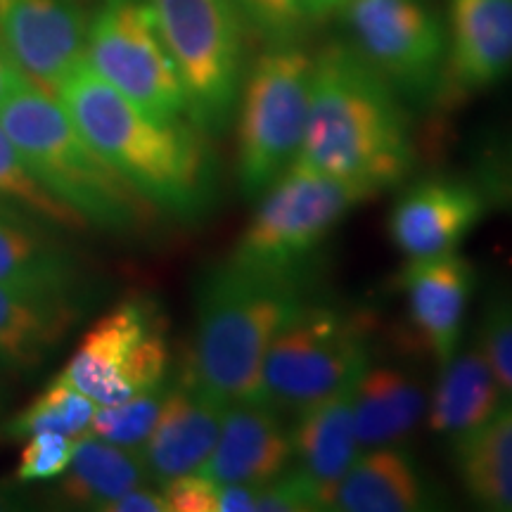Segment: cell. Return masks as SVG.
<instances>
[{"label": "cell", "instance_id": "obj_30", "mask_svg": "<svg viewBox=\"0 0 512 512\" xmlns=\"http://www.w3.org/2000/svg\"><path fill=\"white\" fill-rule=\"evenodd\" d=\"M247 29L261 36L268 46L294 43L311 22L306 0H235Z\"/></svg>", "mask_w": 512, "mask_h": 512}, {"label": "cell", "instance_id": "obj_33", "mask_svg": "<svg viewBox=\"0 0 512 512\" xmlns=\"http://www.w3.org/2000/svg\"><path fill=\"white\" fill-rule=\"evenodd\" d=\"M166 512H219V484L202 472H190L159 486Z\"/></svg>", "mask_w": 512, "mask_h": 512}, {"label": "cell", "instance_id": "obj_40", "mask_svg": "<svg viewBox=\"0 0 512 512\" xmlns=\"http://www.w3.org/2000/svg\"><path fill=\"white\" fill-rule=\"evenodd\" d=\"M510 174H512V157H510Z\"/></svg>", "mask_w": 512, "mask_h": 512}, {"label": "cell", "instance_id": "obj_37", "mask_svg": "<svg viewBox=\"0 0 512 512\" xmlns=\"http://www.w3.org/2000/svg\"><path fill=\"white\" fill-rule=\"evenodd\" d=\"M24 79V74L12 64L10 55L0 46V102H3L12 93V88Z\"/></svg>", "mask_w": 512, "mask_h": 512}, {"label": "cell", "instance_id": "obj_2", "mask_svg": "<svg viewBox=\"0 0 512 512\" xmlns=\"http://www.w3.org/2000/svg\"><path fill=\"white\" fill-rule=\"evenodd\" d=\"M413 164L401 95L349 43L325 46L313 57L309 117L294 166L380 195L406 181Z\"/></svg>", "mask_w": 512, "mask_h": 512}, {"label": "cell", "instance_id": "obj_18", "mask_svg": "<svg viewBox=\"0 0 512 512\" xmlns=\"http://www.w3.org/2000/svg\"><path fill=\"white\" fill-rule=\"evenodd\" d=\"M79 316L76 292L0 285V370L29 373L43 366Z\"/></svg>", "mask_w": 512, "mask_h": 512}, {"label": "cell", "instance_id": "obj_35", "mask_svg": "<svg viewBox=\"0 0 512 512\" xmlns=\"http://www.w3.org/2000/svg\"><path fill=\"white\" fill-rule=\"evenodd\" d=\"M259 486L219 484V512H256Z\"/></svg>", "mask_w": 512, "mask_h": 512}, {"label": "cell", "instance_id": "obj_17", "mask_svg": "<svg viewBox=\"0 0 512 512\" xmlns=\"http://www.w3.org/2000/svg\"><path fill=\"white\" fill-rule=\"evenodd\" d=\"M477 273L458 252L413 259L401 271L408 316L437 366L456 354Z\"/></svg>", "mask_w": 512, "mask_h": 512}, {"label": "cell", "instance_id": "obj_14", "mask_svg": "<svg viewBox=\"0 0 512 512\" xmlns=\"http://www.w3.org/2000/svg\"><path fill=\"white\" fill-rule=\"evenodd\" d=\"M444 98L479 93L512 74V0H451Z\"/></svg>", "mask_w": 512, "mask_h": 512}, {"label": "cell", "instance_id": "obj_21", "mask_svg": "<svg viewBox=\"0 0 512 512\" xmlns=\"http://www.w3.org/2000/svg\"><path fill=\"white\" fill-rule=\"evenodd\" d=\"M50 223L0 202V285L76 292V259Z\"/></svg>", "mask_w": 512, "mask_h": 512}, {"label": "cell", "instance_id": "obj_38", "mask_svg": "<svg viewBox=\"0 0 512 512\" xmlns=\"http://www.w3.org/2000/svg\"><path fill=\"white\" fill-rule=\"evenodd\" d=\"M347 3V0H306V12H309V19H320L325 15H330V12H335L342 8V5Z\"/></svg>", "mask_w": 512, "mask_h": 512}, {"label": "cell", "instance_id": "obj_27", "mask_svg": "<svg viewBox=\"0 0 512 512\" xmlns=\"http://www.w3.org/2000/svg\"><path fill=\"white\" fill-rule=\"evenodd\" d=\"M0 202L29 211L36 219L62 230H86L88 223L72 207L50 192L38 181L22 152L12 143L5 128L0 126Z\"/></svg>", "mask_w": 512, "mask_h": 512}, {"label": "cell", "instance_id": "obj_8", "mask_svg": "<svg viewBox=\"0 0 512 512\" xmlns=\"http://www.w3.org/2000/svg\"><path fill=\"white\" fill-rule=\"evenodd\" d=\"M366 368V320L306 302L266 351L259 399L283 415H297L354 384Z\"/></svg>", "mask_w": 512, "mask_h": 512}, {"label": "cell", "instance_id": "obj_32", "mask_svg": "<svg viewBox=\"0 0 512 512\" xmlns=\"http://www.w3.org/2000/svg\"><path fill=\"white\" fill-rule=\"evenodd\" d=\"M325 510L323 496L302 470L283 472L256 494V512H306Z\"/></svg>", "mask_w": 512, "mask_h": 512}, {"label": "cell", "instance_id": "obj_31", "mask_svg": "<svg viewBox=\"0 0 512 512\" xmlns=\"http://www.w3.org/2000/svg\"><path fill=\"white\" fill-rule=\"evenodd\" d=\"M76 451V439L57 432H36L27 437L19 453L15 477L19 484L55 482L67 472Z\"/></svg>", "mask_w": 512, "mask_h": 512}, {"label": "cell", "instance_id": "obj_3", "mask_svg": "<svg viewBox=\"0 0 512 512\" xmlns=\"http://www.w3.org/2000/svg\"><path fill=\"white\" fill-rule=\"evenodd\" d=\"M306 304L302 275L256 271L223 261L200 275L195 339L183 373L214 401L259 399L273 337Z\"/></svg>", "mask_w": 512, "mask_h": 512}, {"label": "cell", "instance_id": "obj_15", "mask_svg": "<svg viewBox=\"0 0 512 512\" xmlns=\"http://www.w3.org/2000/svg\"><path fill=\"white\" fill-rule=\"evenodd\" d=\"M292 463L290 427L285 415L261 399L228 403L219 439L202 475L216 484L266 486Z\"/></svg>", "mask_w": 512, "mask_h": 512}, {"label": "cell", "instance_id": "obj_41", "mask_svg": "<svg viewBox=\"0 0 512 512\" xmlns=\"http://www.w3.org/2000/svg\"><path fill=\"white\" fill-rule=\"evenodd\" d=\"M5 3V0H0V5H3Z\"/></svg>", "mask_w": 512, "mask_h": 512}, {"label": "cell", "instance_id": "obj_6", "mask_svg": "<svg viewBox=\"0 0 512 512\" xmlns=\"http://www.w3.org/2000/svg\"><path fill=\"white\" fill-rule=\"evenodd\" d=\"M313 57L294 43L268 46L242 81L238 128V185L259 200L297 162L309 117Z\"/></svg>", "mask_w": 512, "mask_h": 512}, {"label": "cell", "instance_id": "obj_12", "mask_svg": "<svg viewBox=\"0 0 512 512\" xmlns=\"http://www.w3.org/2000/svg\"><path fill=\"white\" fill-rule=\"evenodd\" d=\"M86 19L76 0H5L0 46L31 83L57 88L86 55Z\"/></svg>", "mask_w": 512, "mask_h": 512}, {"label": "cell", "instance_id": "obj_7", "mask_svg": "<svg viewBox=\"0 0 512 512\" xmlns=\"http://www.w3.org/2000/svg\"><path fill=\"white\" fill-rule=\"evenodd\" d=\"M377 197L366 185L292 166L264 195L228 256L256 271L304 275L306 264L358 204Z\"/></svg>", "mask_w": 512, "mask_h": 512}, {"label": "cell", "instance_id": "obj_13", "mask_svg": "<svg viewBox=\"0 0 512 512\" xmlns=\"http://www.w3.org/2000/svg\"><path fill=\"white\" fill-rule=\"evenodd\" d=\"M484 214L486 197L475 183L446 176L425 178L396 197L387 233L408 261L432 259L458 252Z\"/></svg>", "mask_w": 512, "mask_h": 512}, {"label": "cell", "instance_id": "obj_4", "mask_svg": "<svg viewBox=\"0 0 512 512\" xmlns=\"http://www.w3.org/2000/svg\"><path fill=\"white\" fill-rule=\"evenodd\" d=\"M0 126L38 181L88 228L138 233L155 216V209L81 136L57 95L27 76L0 102Z\"/></svg>", "mask_w": 512, "mask_h": 512}, {"label": "cell", "instance_id": "obj_22", "mask_svg": "<svg viewBox=\"0 0 512 512\" xmlns=\"http://www.w3.org/2000/svg\"><path fill=\"white\" fill-rule=\"evenodd\" d=\"M505 401L477 339L458 347L444 366L427 403L430 430L456 441L496 413Z\"/></svg>", "mask_w": 512, "mask_h": 512}, {"label": "cell", "instance_id": "obj_5", "mask_svg": "<svg viewBox=\"0 0 512 512\" xmlns=\"http://www.w3.org/2000/svg\"><path fill=\"white\" fill-rule=\"evenodd\" d=\"M181 76L188 119L207 136L233 124L245 81V17L235 0H147Z\"/></svg>", "mask_w": 512, "mask_h": 512}, {"label": "cell", "instance_id": "obj_28", "mask_svg": "<svg viewBox=\"0 0 512 512\" xmlns=\"http://www.w3.org/2000/svg\"><path fill=\"white\" fill-rule=\"evenodd\" d=\"M164 394L166 384L152 389V392L133 396V399L112 403V406H98V411L93 415L91 432L121 448L140 451L147 437L155 430Z\"/></svg>", "mask_w": 512, "mask_h": 512}, {"label": "cell", "instance_id": "obj_16", "mask_svg": "<svg viewBox=\"0 0 512 512\" xmlns=\"http://www.w3.org/2000/svg\"><path fill=\"white\" fill-rule=\"evenodd\" d=\"M223 411L226 406L204 394L185 373L178 382L166 384L155 430L140 448L147 477L162 486L200 472L219 439Z\"/></svg>", "mask_w": 512, "mask_h": 512}, {"label": "cell", "instance_id": "obj_9", "mask_svg": "<svg viewBox=\"0 0 512 512\" xmlns=\"http://www.w3.org/2000/svg\"><path fill=\"white\" fill-rule=\"evenodd\" d=\"M169 325L152 297L133 294L88 328L60 373L79 392L112 406L166 384Z\"/></svg>", "mask_w": 512, "mask_h": 512}, {"label": "cell", "instance_id": "obj_19", "mask_svg": "<svg viewBox=\"0 0 512 512\" xmlns=\"http://www.w3.org/2000/svg\"><path fill=\"white\" fill-rule=\"evenodd\" d=\"M437 505V494L411 451L396 446L366 448L339 482L330 510L418 512Z\"/></svg>", "mask_w": 512, "mask_h": 512}, {"label": "cell", "instance_id": "obj_24", "mask_svg": "<svg viewBox=\"0 0 512 512\" xmlns=\"http://www.w3.org/2000/svg\"><path fill=\"white\" fill-rule=\"evenodd\" d=\"M427 411L420 384L403 370L366 368L354 384V425L361 448L396 446Z\"/></svg>", "mask_w": 512, "mask_h": 512}, {"label": "cell", "instance_id": "obj_20", "mask_svg": "<svg viewBox=\"0 0 512 512\" xmlns=\"http://www.w3.org/2000/svg\"><path fill=\"white\" fill-rule=\"evenodd\" d=\"M356 384V382H354ZM354 384L294 415L292 460L323 496L325 510L347 470L361 453L354 425Z\"/></svg>", "mask_w": 512, "mask_h": 512}, {"label": "cell", "instance_id": "obj_25", "mask_svg": "<svg viewBox=\"0 0 512 512\" xmlns=\"http://www.w3.org/2000/svg\"><path fill=\"white\" fill-rule=\"evenodd\" d=\"M460 484L479 508L512 512V399L472 432L453 441Z\"/></svg>", "mask_w": 512, "mask_h": 512}, {"label": "cell", "instance_id": "obj_1", "mask_svg": "<svg viewBox=\"0 0 512 512\" xmlns=\"http://www.w3.org/2000/svg\"><path fill=\"white\" fill-rule=\"evenodd\" d=\"M57 100L83 138L155 211L204 219L219 200V166L209 136L192 121L140 110L86 57L64 76Z\"/></svg>", "mask_w": 512, "mask_h": 512}, {"label": "cell", "instance_id": "obj_26", "mask_svg": "<svg viewBox=\"0 0 512 512\" xmlns=\"http://www.w3.org/2000/svg\"><path fill=\"white\" fill-rule=\"evenodd\" d=\"M95 411H98V403L79 392L60 373L22 411L5 422L3 434L8 439H27L36 432H57L79 439L91 432Z\"/></svg>", "mask_w": 512, "mask_h": 512}, {"label": "cell", "instance_id": "obj_23", "mask_svg": "<svg viewBox=\"0 0 512 512\" xmlns=\"http://www.w3.org/2000/svg\"><path fill=\"white\" fill-rule=\"evenodd\" d=\"M147 479L140 451L121 448L88 432L76 439L72 463L55 479L53 503L62 508L105 510L107 503Z\"/></svg>", "mask_w": 512, "mask_h": 512}, {"label": "cell", "instance_id": "obj_39", "mask_svg": "<svg viewBox=\"0 0 512 512\" xmlns=\"http://www.w3.org/2000/svg\"><path fill=\"white\" fill-rule=\"evenodd\" d=\"M0 413H3V399H0Z\"/></svg>", "mask_w": 512, "mask_h": 512}, {"label": "cell", "instance_id": "obj_10", "mask_svg": "<svg viewBox=\"0 0 512 512\" xmlns=\"http://www.w3.org/2000/svg\"><path fill=\"white\" fill-rule=\"evenodd\" d=\"M349 46L401 98H444L446 24L420 0H347L337 10Z\"/></svg>", "mask_w": 512, "mask_h": 512}, {"label": "cell", "instance_id": "obj_34", "mask_svg": "<svg viewBox=\"0 0 512 512\" xmlns=\"http://www.w3.org/2000/svg\"><path fill=\"white\" fill-rule=\"evenodd\" d=\"M102 512H166V503L162 489H150V486L138 484L128 489L126 494L114 498L105 505Z\"/></svg>", "mask_w": 512, "mask_h": 512}, {"label": "cell", "instance_id": "obj_29", "mask_svg": "<svg viewBox=\"0 0 512 512\" xmlns=\"http://www.w3.org/2000/svg\"><path fill=\"white\" fill-rule=\"evenodd\" d=\"M475 339L503 396L512 399V294L508 290L491 292L486 299Z\"/></svg>", "mask_w": 512, "mask_h": 512}, {"label": "cell", "instance_id": "obj_36", "mask_svg": "<svg viewBox=\"0 0 512 512\" xmlns=\"http://www.w3.org/2000/svg\"><path fill=\"white\" fill-rule=\"evenodd\" d=\"M29 496L24 491V484H19L15 477L0 479V512L24 510L29 508Z\"/></svg>", "mask_w": 512, "mask_h": 512}, {"label": "cell", "instance_id": "obj_11", "mask_svg": "<svg viewBox=\"0 0 512 512\" xmlns=\"http://www.w3.org/2000/svg\"><path fill=\"white\" fill-rule=\"evenodd\" d=\"M83 57L110 86L152 117H188L181 76L147 0H102L86 29Z\"/></svg>", "mask_w": 512, "mask_h": 512}]
</instances>
